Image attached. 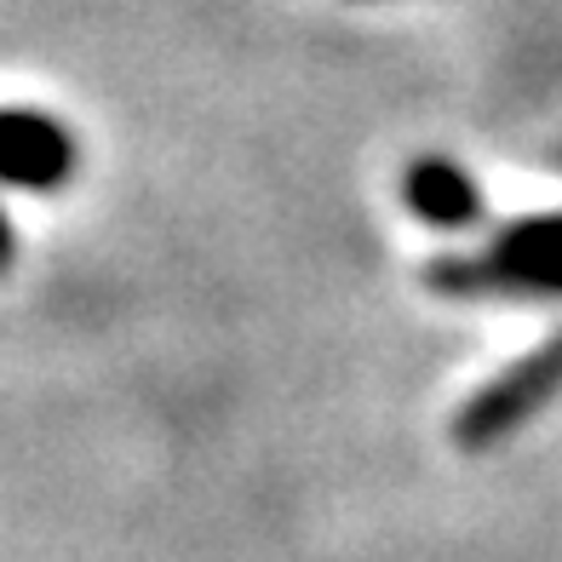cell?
Listing matches in <instances>:
<instances>
[{"label":"cell","mask_w":562,"mask_h":562,"mask_svg":"<svg viewBox=\"0 0 562 562\" xmlns=\"http://www.w3.org/2000/svg\"><path fill=\"white\" fill-rule=\"evenodd\" d=\"M425 281L448 299H562V213L510 218L482 252L430 259Z\"/></svg>","instance_id":"1"},{"label":"cell","mask_w":562,"mask_h":562,"mask_svg":"<svg viewBox=\"0 0 562 562\" xmlns=\"http://www.w3.org/2000/svg\"><path fill=\"white\" fill-rule=\"evenodd\" d=\"M557 396H562V334H551L546 345H533L505 373H494L482 391H471L465 407L453 414L448 437L465 453H482V448H494L505 437H517V430Z\"/></svg>","instance_id":"2"},{"label":"cell","mask_w":562,"mask_h":562,"mask_svg":"<svg viewBox=\"0 0 562 562\" xmlns=\"http://www.w3.org/2000/svg\"><path fill=\"white\" fill-rule=\"evenodd\" d=\"M75 172L69 126L41 110H0V184L12 190H64Z\"/></svg>","instance_id":"3"},{"label":"cell","mask_w":562,"mask_h":562,"mask_svg":"<svg viewBox=\"0 0 562 562\" xmlns=\"http://www.w3.org/2000/svg\"><path fill=\"white\" fill-rule=\"evenodd\" d=\"M402 201L407 213L430 229H471L482 224L488 201H482V184L448 156H419L414 167L402 172Z\"/></svg>","instance_id":"4"},{"label":"cell","mask_w":562,"mask_h":562,"mask_svg":"<svg viewBox=\"0 0 562 562\" xmlns=\"http://www.w3.org/2000/svg\"><path fill=\"white\" fill-rule=\"evenodd\" d=\"M7 259H12V224H7V213H0V270H7Z\"/></svg>","instance_id":"5"}]
</instances>
